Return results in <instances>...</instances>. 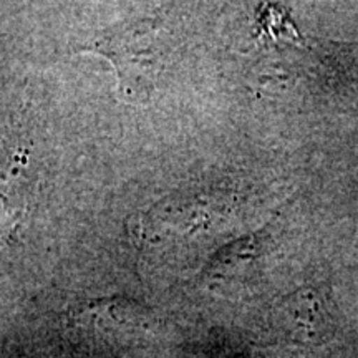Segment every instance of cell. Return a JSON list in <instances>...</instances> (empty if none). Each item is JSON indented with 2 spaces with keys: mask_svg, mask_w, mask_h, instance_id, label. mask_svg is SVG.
I'll return each mask as SVG.
<instances>
[{
  "mask_svg": "<svg viewBox=\"0 0 358 358\" xmlns=\"http://www.w3.org/2000/svg\"><path fill=\"white\" fill-rule=\"evenodd\" d=\"M87 50L110 60L120 93L131 103L148 100L166 69V42L155 19L113 25L98 35Z\"/></svg>",
  "mask_w": 358,
  "mask_h": 358,
  "instance_id": "1",
  "label": "cell"
},
{
  "mask_svg": "<svg viewBox=\"0 0 358 358\" xmlns=\"http://www.w3.org/2000/svg\"><path fill=\"white\" fill-rule=\"evenodd\" d=\"M272 324L290 342L317 345L332 334L330 301L319 287H302L277 303L272 310Z\"/></svg>",
  "mask_w": 358,
  "mask_h": 358,
  "instance_id": "2",
  "label": "cell"
},
{
  "mask_svg": "<svg viewBox=\"0 0 358 358\" xmlns=\"http://www.w3.org/2000/svg\"><path fill=\"white\" fill-rule=\"evenodd\" d=\"M35 192L30 155L20 145H0V234L20 229Z\"/></svg>",
  "mask_w": 358,
  "mask_h": 358,
  "instance_id": "3",
  "label": "cell"
},
{
  "mask_svg": "<svg viewBox=\"0 0 358 358\" xmlns=\"http://www.w3.org/2000/svg\"><path fill=\"white\" fill-rule=\"evenodd\" d=\"M266 239L267 231H259L257 234H250L243 237V239H237L236 243L219 250L216 256L213 257V262L209 264V267L206 268V272L214 275H224L231 268L249 264L257 256H261L262 245L266 243Z\"/></svg>",
  "mask_w": 358,
  "mask_h": 358,
  "instance_id": "4",
  "label": "cell"
}]
</instances>
